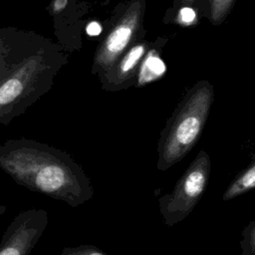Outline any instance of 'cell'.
Instances as JSON below:
<instances>
[{
  "instance_id": "obj_1",
  "label": "cell",
  "mask_w": 255,
  "mask_h": 255,
  "mask_svg": "<svg viewBox=\"0 0 255 255\" xmlns=\"http://www.w3.org/2000/svg\"><path fill=\"white\" fill-rule=\"evenodd\" d=\"M0 167L18 184L78 207L94 188L81 166L63 152L41 146L12 145L0 150Z\"/></svg>"
},
{
  "instance_id": "obj_2",
  "label": "cell",
  "mask_w": 255,
  "mask_h": 255,
  "mask_svg": "<svg viewBox=\"0 0 255 255\" xmlns=\"http://www.w3.org/2000/svg\"><path fill=\"white\" fill-rule=\"evenodd\" d=\"M213 100V86L207 80L197 82L183 95L160 132L158 170L164 171L180 161L197 143Z\"/></svg>"
},
{
  "instance_id": "obj_3",
  "label": "cell",
  "mask_w": 255,
  "mask_h": 255,
  "mask_svg": "<svg viewBox=\"0 0 255 255\" xmlns=\"http://www.w3.org/2000/svg\"><path fill=\"white\" fill-rule=\"evenodd\" d=\"M211 160L208 153L201 149L177 180L170 193L159 200V212L167 226H173L185 219L203 195L209 180Z\"/></svg>"
},
{
  "instance_id": "obj_4",
  "label": "cell",
  "mask_w": 255,
  "mask_h": 255,
  "mask_svg": "<svg viewBox=\"0 0 255 255\" xmlns=\"http://www.w3.org/2000/svg\"><path fill=\"white\" fill-rule=\"evenodd\" d=\"M146 0H128L118 7L114 24L104 39L96 58L97 67L107 71L134 42L144 37L143 17Z\"/></svg>"
},
{
  "instance_id": "obj_5",
  "label": "cell",
  "mask_w": 255,
  "mask_h": 255,
  "mask_svg": "<svg viewBox=\"0 0 255 255\" xmlns=\"http://www.w3.org/2000/svg\"><path fill=\"white\" fill-rule=\"evenodd\" d=\"M48 212L30 208L11 221L0 241V255H30L48 226Z\"/></svg>"
},
{
  "instance_id": "obj_6",
  "label": "cell",
  "mask_w": 255,
  "mask_h": 255,
  "mask_svg": "<svg viewBox=\"0 0 255 255\" xmlns=\"http://www.w3.org/2000/svg\"><path fill=\"white\" fill-rule=\"evenodd\" d=\"M152 44L153 41L144 38L134 42L107 71L102 73L106 88L120 91L133 86L139 65Z\"/></svg>"
},
{
  "instance_id": "obj_7",
  "label": "cell",
  "mask_w": 255,
  "mask_h": 255,
  "mask_svg": "<svg viewBox=\"0 0 255 255\" xmlns=\"http://www.w3.org/2000/svg\"><path fill=\"white\" fill-rule=\"evenodd\" d=\"M167 40V38L158 37L153 41L152 46L146 52L139 65L133 85L135 88L146 86L161 79L165 75L166 65L161 58V51Z\"/></svg>"
},
{
  "instance_id": "obj_8",
  "label": "cell",
  "mask_w": 255,
  "mask_h": 255,
  "mask_svg": "<svg viewBox=\"0 0 255 255\" xmlns=\"http://www.w3.org/2000/svg\"><path fill=\"white\" fill-rule=\"evenodd\" d=\"M255 188V154L251 162L237 174L222 194V200H231Z\"/></svg>"
},
{
  "instance_id": "obj_9",
  "label": "cell",
  "mask_w": 255,
  "mask_h": 255,
  "mask_svg": "<svg viewBox=\"0 0 255 255\" xmlns=\"http://www.w3.org/2000/svg\"><path fill=\"white\" fill-rule=\"evenodd\" d=\"M235 2L236 0H205L204 9L201 14L204 15L212 25H221L230 14Z\"/></svg>"
},
{
  "instance_id": "obj_10",
  "label": "cell",
  "mask_w": 255,
  "mask_h": 255,
  "mask_svg": "<svg viewBox=\"0 0 255 255\" xmlns=\"http://www.w3.org/2000/svg\"><path fill=\"white\" fill-rule=\"evenodd\" d=\"M199 10L195 6H180L174 10H167L164 23H173L182 27L195 26L198 23Z\"/></svg>"
},
{
  "instance_id": "obj_11",
  "label": "cell",
  "mask_w": 255,
  "mask_h": 255,
  "mask_svg": "<svg viewBox=\"0 0 255 255\" xmlns=\"http://www.w3.org/2000/svg\"><path fill=\"white\" fill-rule=\"evenodd\" d=\"M241 255H255V221H250L242 230Z\"/></svg>"
},
{
  "instance_id": "obj_12",
  "label": "cell",
  "mask_w": 255,
  "mask_h": 255,
  "mask_svg": "<svg viewBox=\"0 0 255 255\" xmlns=\"http://www.w3.org/2000/svg\"><path fill=\"white\" fill-rule=\"evenodd\" d=\"M23 90L21 82L17 79H10L0 87V105H6L20 95Z\"/></svg>"
},
{
  "instance_id": "obj_13",
  "label": "cell",
  "mask_w": 255,
  "mask_h": 255,
  "mask_svg": "<svg viewBox=\"0 0 255 255\" xmlns=\"http://www.w3.org/2000/svg\"><path fill=\"white\" fill-rule=\"evenodd\" d=\"M61 255H107V253L94 245H80L63 248Z\"/></svg>"
},
{
  "instance_id": "obj_14",
  "label": "cell",
  "mask_w": 255,
  "mask_h": 255,
  "mask_svg": "<svg viewBox=\"0 0 255 255\" xmlns=\"http://www.w3.org/2000/svg\"><path fill=\"white\" fill-rule=\"evenodd\" d=\"M200 0H172L169 10H174L180 6H195L198 5Z\"/></svg>"
},
{
  "instance_id": "obj_15",
  "label": "cell",
  "mask_w": 255,
  "mask_h": 255,
  "mask_svg": "<svg viewBox=\"0 0 255 255\" xmlns=\"http://www.w3.org/2000/svg\"><path fill=\"white\" fill-rule=\"evenodd\" d=\"M87 33L90 35V36H98L101 34L102 32V26L96 22V21H93L91 23L88 24L87 26Z\"/></svg>"
},
{
  "instance_id": "obj_16",
  "label": "cell",
  "mask_w": 255,
  "mask_h": 255,
  "mask_svg": "<svg viewBox=\"0 0 255 255\" xmlns=\"http://www.w3.org/2000/svg\"><path fill=\"white\" fill-rule=\"evenodd\" d=\"M66 2H67V0H55V5H54L55 10L59 11V10L63 9L64 6L66 5Z\"/></svg>"
},
{
  "instance_id": "obj_17",
  "label": "cell",
  "mask_w": 255,
  "mask_h": 255,
  "mask_svg": "<svg viewBox=\"0 0 255 255\" xmlns=\"http://www.w3.org/2000/svg\"><path fill=\"white\" fill-rule=\"evenodd\" d=\"M6 209H7V207H6V206H4V205H0V215H2V214L6 211Z\"/></svg>"
}]
</instances>
